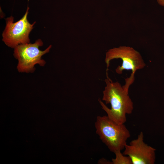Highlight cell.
Instances as JSON below:
<instances>
[{"instance_id": "obj_1", "label": "cell", "mask_w": 164, "mask_h": 164, "mask_svg": "<svg viewBox=\"0 0 164 164\" xmlns=\"http://www.w3.org/2000/svg\"><path fill=\"white\" fill-rule=\"evenodd\" d=\"M107 75L102 100L106 104H110L111 108L100 99L99 102L110 119L118 124H124L127 121L126 115L131 114L134 109L133 102L128 95L129 87L132 83L126 80L125 84L122 86L118 82H113Z\"/></svg>"}, {"instance_id": "obj_2", "label": "cell", "mask_w": 164, "mask_h": 164, "mask_svg": "<svg viewBox=\"0 0 164 164\" xmlns=\"http://www.w3.org/2000/svg\"><path fill=\"white\" fill-rule=\"evenodd\" d=\"M95 127L100 139L114 153L124 149L130 137V132L124 124H118L107 115L97 116Z\"/></svg>"}, {"instance_id": "obj_3", "label": "cell", "mask_w": 164, "mask_h": 164, "mask_svg": "<svg viewBox=\"0 0 164 164\" xmlns=\"http://www.w3.org/2000/svg\"><path fill=\"white\" fill-rule=\"evenodd\" d=\"M43 44L42 40L39 39L33 43L21 44L14 48L13 55L18 61L17 69L19 72L33 73L35 70L36 64L44 66L46 62L41 57L49 52L52 46L50 45L46 50L42 51L39 48Z\"/></svg>"}, {"instance_id": "obj_4", "label": "cell", "mask_w": 164, "mask_h": 164, "mask_svg": "<svg viewBox=\"0 0 164 164\" xmlns=\"http://www.w3.org/2000/svg\"><path fill=\"white\" fill-rule=\"evenodd\" d=\"M29 9L28 4L25 14L16 22H13L12 16L5 19L6 25L2 34V40L8 46L14 48L19 45L30 43L29 35L36 22L31 24L27 19Z\"/></svg>"}, {"instance_id": "obj_5", "label": "cell", "mask_w": 164, "mask_h": 164, "mask_svg": "<svg viewBox=\"0 0 164 164\" xmlns=\"http://www.w3.org/2000/svg\"><path fill=\"white\" fill-rule=\"evenodd\" d=\"M120 58L122 60L121 66H118L115 71L121 74L124 70H131L132 74L134 75L135 72L143 69L145 66L140 53L133 48L121 46L109 50L106 53L105 59L107 69L110 66V61L113 59Z\"/></svg>"}, {"instance_id": "obj_6", "label": "cell", "mask_w": 164, "mask_h": 164, "mask_svg": "<svg viewBox=\"0 0 164 164\" xmlns=\"http://www.w3.org/2000/svg\"><path fill=\"white\" fill-rule=\"evenodd\" d=\"M123 154L130 158L132 164H154L155 160V149L144 142L142 132L137 138L125 146Z\"/></svg>"}, {"instance_id": "obj_7", "label": "cell", "mask_w": 164, "mask_h": 164, "mask_svg": "<svg viewBox=\"0 0 164 164\" xmlns=\"http://www.w3.org/2000/svg\"><path fill=\"white\" fill-rule=\"evenodd\" d=\"M121 151H119L114 153L115 158L112 159V164H132V161L128 156L124 155Z\"/></svg>"}, {"instance_id": "obj_8", "label": "cell", "mask_w": 164, "mask_h": 164, "mask_svg": "<svg viewBox=\"0 0 164 164\" xmlns=\"http://www.w3.org/2000/svg\"><path fill=\"white\" fill-rule=\"evenodd\" d=\"M157 1L160 5L164 6V0H157Z\"/></svg>"}]
</instances>
